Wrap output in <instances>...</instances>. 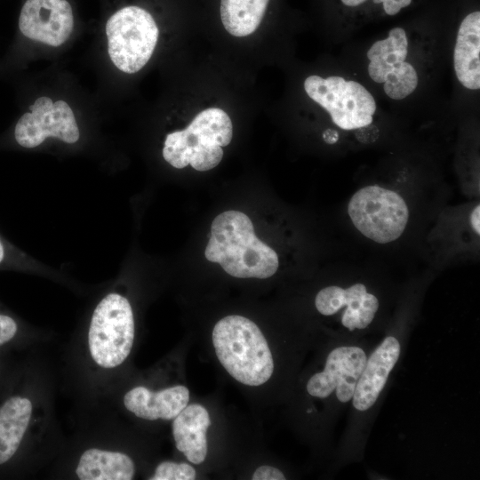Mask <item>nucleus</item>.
I'll use <instances>...</instances> for the list:
<instances>
[{
    "instance_id": "obj_1",
    "label": "nucleus",
    "mask_w": 480,
    "mask_h": 480,
    "mask_svg": "<svg viewBox=\"0 0 480 480\" xmlns=\"http://www.w3.org/2000/svg\"><path fill=\"white\" fill-rule=\"evenodd\" d=\"M204 255L238 278H268L279 266L277 253L256 236L250 218L238 211L223 212L213 220Z\"/></svg>"
},
{
    "instance_id": "obj_2",
    "label": "nucleus",
    "mask_w": 480,
    "mask_h": 480,
    "mask_svg": "<svg viewBox=\"0 0 480 480\" xmlns=\"http://www.w3.org/2000/svg\"><path fill=\"white\" fill-rule=\"evenodd\" d=\"M216 356L228 374L247 386L267 382L274 360L263 333L252 320L231 315L219 320L212 330Z\"/></svg>"
},
{
    "instance_id": "obj_3",
    "label": "nucleus",
    "mask_w": 480,
    "mask_h": 480,
    "mask_svg": "<svg viewBox=\"0 0 480 480\" xmlns=\"http://www.w3.org/2000/svg\"><path fill=\"white\" fill-rule=\"evenodd\" d=\"M233 134L228 115L218 108L197 114L188 126L166 135L163 156L172 166L181 169L190 164L204 172L217 166Z\"/></svg>"
},
{
    "instance_id": "obj_4",
    "label": "nucleus",
    "mask_w": 480,
    "mask_h": 480,
    "mask_svg": "<svg viewBox=\"0 0 480 480\" xmlns=\"http://www.w3.org/2000/svg\"><path fill=\"white\" fill-rule=\"evenodd\" d=\"M108 55L121 71L133 74L151 58L159 29L153 15L145 8L125 5L114 12L106 23Z\"/></svg>"
},
{
    "instance_id": "obj_5",
    "label": "nucleus",
    "mask_w": 480,
    "mask_h": 480,
    "mask_svg": "<svg viewBox=\"0 0 480 480\" xmlns=\"http://www.w3.org/2000/svg\"><path fill=\"white\" fill-rule=\"evenodd\" d=\"M348 215L364 237L383 244L394 242L403 235L409 220V208L396 191L368 185L350 197Z\"/></svg>"
},
{
    "instance_id": "obj_6",
    "label": "nucleus",
    "mask_w": 480,
    "mask_h": 480,
    "mask_svg": "<svg viewBox=\"0 0 480 480\" xmlns=\"http://www.w3.org/2000/svg\"><path fill=\"white\" fill-rule=\"evenodd\" d=\"M134 340V320L130 302L109 293L96 306L88 332L94 362L102 368H115L129 356Z\"/></svg>"
},
{
    "instance_id": "obj_7",
    "label": "nucleus",
    "mask_w": 480,
    "mask_h": 480,
    "mask_svg": "<svg viewBox=\"0 0 480 480\" xmlns=\"http://www.w3.org/2000/svg\"><path fill=\"white\" fill-rule=\"evenodd\" d=\"M304 89L342 130L359 129L372 122L376 111L375 100L365 87L356 81L339 76L323 78L312 75L304 81Z\"/></svg>"
},
{
    "instance_id": "obj_8",
    "label": "nucleus",
    "mask_w": 480,
    "mask_h": 480,
    "mask_svg": "<svg viewBox=\"0 0 480 480\" xmlns=\"http://www.w3.org/2000/svg\"><path fill=\"white\" fill-rule=\"evenodd\" d=\"M407 52V36L399 27L392 28L387 38L375 42L367 52L370 77L383 84L385 93L393 100L407 97L418 85L415 68L405 61Z\"/></svg>"
},
{
    "instance_id": "obj_9",
    "label": "nucleus",
    "mask_w": 480,
    "mask_h": 480,
    "mask_svg": "<svg viewBox=\"0 0 480 480\" xmlns=\"http://www.w3.org/2000/svg\"><path fill=\"white\" fill-rule=\"evenodd\" d=\"M17 122L14 129L16 141L24 148L39 146L48 137L66 143L78 140L80 132L74 113L63 100L53 102L46 96L39 97Z\"/></svg>"
},
{
    "instance_id": "obj_10",
    "label": "nucleus",
    "mask_w": 480,
    "mask_h": 480,
    "mask_svg": "<svg viewBox=\"0 0 480 480\" xmlns=\"http://www.w3.org/2000/svg\"><path fill=\"white\" fill-rule=\"evenodd\" d=\"M366 360L364 351L358 347L334 348L326 358L324 369L308 380V393L325 398L336 390V396L340 402H348L353 397Z\"/></svg>"
},
{
    "instance_id": "obj_11",
    "label": "nucleus",
    "mask_w": 480,
    "mask_h": 480,
    "mask_svg": "<svg viewBox=\"0 0 480 480\" xmlns=\"http://www.w3.org/2000/svg\"><path fill=\"white\" fill-rule=\"evenodd\" d=\"M19 28L28 38L60 46L73 31L72 7L67 0H27L20 14Z\"/></svg>"
},
{
    "instance_id": "obj_12",
    "label": "nucleus",
    "mask_w": 480,
    "mask_h": 480,
    "mask_svg": "<svg viewBox=\"0 0 480 480\" xmlns=\"http://www.w3.org/2000/svg\"><path fill=\"white\" fill-rule=\"evenodd\" d=\"M317 311L324 316H332L346 308L341 324L349 331L364 329L373 320L379 308L377 297L367 292L363 284L348 288L330 285L318 292L315 299Z\"/></svg>"
},
{
    "instance_id": "obj_13",
    "label": "nucleus",
    "mask_w": 480,
    "mask_h": 480,
    "mask_svg": "<svg viewBox=\"0 0 480 480\" xmlns=\"http://www.w3.org/2000/svg\"><path fill=\"white\" fill-rule=\"evenodd\" d=\"M399 355V341L395 337L388 336L366 360L352 397L353 405L356 410L366 411L373 405L396 364Z\"/></svg>"
},
{
    "instance_id": "obj_14",
    "label": "nucleus",
    "mask_w": 480,
    "mask_h": 480,
    "mask_svg": "<svg viewBox=\"0 0 480 480\" xmlns=\"http://www.w3.org/2000/svg\"><path fill=\"white\" fill-rule=\"evenodd\" d=\"M188 400L189 390L182 385L158 392L139 386L124 395V404L135 416L144 420H173L188 405Z\"/></svg>"
},
{
    "instance_id": "obj_15",
    "label": "nucleus",
    "mask_w": 480,
    "mask_h": 480,
    "mask_svg": "<svg viewBox=\"0 0 480 480\" xmlns=\"http://www.w3.org/2000/svg\"><path fill=\"white\" fill-rule=\"evenodd\" d=\"M480 12L468 14L461 21L453 52V65L459 82L467 89L480 88Z\"/></svg>"
},
{
    "instance_id": "obj_16",
    "label": "nucleus",
    "mask_w": 480,
    "mask_h": 480,
    "mask_svg": "<svg viewBox=\"0 0 480 480\" xmlns=\"http://www.w3.org/2000/svg\"><path fill=\"white\" fill-rule=\"evenodd\" d=\"M211 426L209 412L201 404L187 405L172 422L176 448L194 464L204 461L207 454L206 431Z\"/></svg>"
},
{
    "instance_id": "obj_17",
    "label": "nucleus",
    "mask_w": 480,
    "mask_h": 480,
    "mask_svg": "<svg viewBox=\"0 0 480 480\" xmlns=\"http://www.w3.org/2000/svg\"><path fill=\"white\" fill-rule=\"evenodd\" d=\"M33 405L27 396L12 395L0 404V468L18 453L28 428Z\"/></svg>"
},
{
    "instance_id": "obj_18",
    "label": "nucleus",
    "mask_w": 480,
    "mask_h": 480,
    "mask_svg": "<svg viewBox=\"0 0 480 480\" xmlns=\"http://www.w3.org/2000/svg\"><path fill=\"white\" fill-rule=\"evenodd\" d=\"M134 463L126 454L91 448L81 455L76 474L81 480H131Z\"/></svg>"
},
{
    "instance_id": "obj_19",
    "label": "nucleus",
    "mask_w": 480,
    "mask_h": 480,
    "mask_svg": "<svg viewBox=\"0 0 480 480\" xmlns=\"http://www.w3.org/2000/svg\"><path fill=\"white\" fill-rule=\"evenodd\" d=\"M270 0H220V17L224 28L236 37L257 30Z\"/></svg>"
},
{
    "instance_id": "obj_20",
    "label": "nucleus",
    "mask_w": 480,
    "mask_h": 480,
    "mask_svg": "<svg viewBox=\"0 0 480 480\" xmlns=\"http://www.w3.org/2000/svg\"><path fill=\"white\" fill-rule=\"evenodd\" d=\"M196 476L195 468L187 463L173 461L161 462L150 480H193Z\"/></svg>"
},
{
    "instance_id": "obj_21",
    "label": "nucleus",
    "mask_w": 480,
    "mask_h": 480,
    "mask_svg": "<svg viewBox=\"0 0 480 480\" xmlns=\"http://www.w3.org/2000/svg\"><path fill=\"white\" fill-rule=\"evenodd\" d=\"M370 0H340L341 4L348 7H358ZM374 4H381L387 15L394 16L402 9L408 7L412 0H372Z\"/></svg>"
},
{
    "instance_id": "obj_22",
    "label": "nucleus",
    "mask_w": 480,
    "mask_h": 480,
    "mask_svg": "<svg viewBox=\"0 0 480 480\" xmlns=\"http://www.w3.org/2000/svg\"><path fill=\"white\" fill-rule=\"evenodd\" d=\"M18 324L11 316L0 313V348L11 343L18 334Z\"/></svg>"
},
{
    "instance_id": "obj_23",
    "label": "nucleus",
    "mask_w": 480,
    "mask_h": 480,
    "mask_svg": "<svg viewBox=\"0 0 480 480\" xmlns=\"http://www.w3.org/2000/svg\"><path fill=\"white\" fill-rule=\"evenodd\" d=\"M253 480H284V475L278 469L270 466L259 467L252 475Z\"/></svg>"
},
{
    "instance_id": "obj_24",
    "label": "nucleus",
    "mask_w": 480,
    "mask_h": 480,
    "mask_svg": "<svg viewBox=\"0 0 480 480\" xmlns=\"http://www.w3.org/2000/svg\"><path fill=\"white\" fill-rule=\"evenodd\" d=\"M480 206L477 204L476 205L469 216V221L471 228H473L474 232L479 236L480 234Z\"/></svg>"
},
{
    "instance_id": "obj_25",
    "label": "nucleus",
    "mask_w": 480,
    "mask_h": 480,
    "mask_svg": "<svg viewBox=\"0 0 480 480\" xmlns=\"http://www.w3.org/2000/svg\"><path fill=\"white\" fill-rule=\"evenodd\" d=\"M5 258V249L3 244L2 240L0 239V264L4 261Z\"/></svg>"
}]
</instances>
